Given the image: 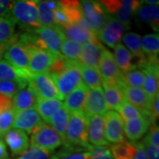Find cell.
I'll return each mask as SVG.
<instances>
[{"instance_id":"d4e9b609","label":"cell","mask_w":159,"mask_h":159,"mask_svg":"<svg viewBox=\"0 0 159 159\" xmlns=\"http://www.w3.org/2000/svg\"><path fill=\"white\" fill-rule=\"evenodd\" d=\"M141 48L145 56L144 64L149 62H158V33L143 35L141 38Z\"/></svg>"},{"instance_id":"f5cc1de1","label":"cell","mask_w":159,"mask_h":159,"mask_svg":"<svg viewBox=\"0 0 159 159\" xmlns=\"http://www.w3.org/2000/svg\"><path fill=\"white\" fill-rule=\"evenodd\" d=\"M0 159H9V154L5 142L0 139Z\"/></svg>"},{"instance_id":"3957f363","label":"cell","mask_w":159,"mask_h":159,"mask_svg":"<svg viewBox=\"0 0 159 159\" xmlns=\"http://www.w3.org/2000/svg\"><path fill=\"white\" fill-rule=\"evenodd\" d=\"M100 3L107 12L116 16L115 19L124 25L125 29L130 28L134 14L141 6V2L136 0H104Z\"/></svg>"},{"instance_id":"b9f144b4","label":"cell","mask_w":159,"mask_h":159,"mask_svg":"<svg viewBox=\"0 0 159 159\" xmlns=\"http://www.w3.org/2000/svg\"><path fill=\"white\" fill-rule=\"evenodd\" d=\"M53 153L31 144L29 148L16 159H51Z\"/></svg>"},{"instance_id":"7bdbcfd3","label":"cell","mask_w":159,"mask_h":159,"mask_svg":"<svg viewBox=\"0 0 159 159\" xmlns=\"http://www.w3.org/2000/svg\"><path fill=\"white\" fill-rule=\"evenodd\" d=\"M15 111L11 109L0 114V139L13 126Z\"/></svg>"},{"instance_id":"816d5d0a","label":"cell","mask_w":159,"mask_h":159,"mask_svg":"<svg viewBox=\"0 0 159 159\" xmlns=\"http://www.w3.org/2000/svg\"><path fill=\"white\" fill-rule=\"evenodd\" d=\"M136 148V152H135V156L134 159H147L146 154L144 152V149L142 148L141 142H137L135 144H134Z\"/></svg>"},{"instance_id":"8d00e7d4","label":"cell","mask_w":159,"mask_h":159,"mask_svg":"<svg viewBox=\"0 0 159 159\" xmlns=\"http://www.w3.org/2000/svg\"><path fill=\"white\" fill-rule=\"evenodd\" d=\"M144 73L142 70L134 69L129 72H121V76L119 81L123 84L133 88H138L141 89L144 84Z\"/></svg>"},{"instance_id":"1f68e13d","label":"cell","mask_w":159,"mask_h":159,"mask_svg":"<svg viewBox=\"0 0 159 159\" xmlns=\"http://www.w3.org/2000/svg\"><path fill=\"white\" fill-rule=\"evenodd\" d=\"M16 24V20L11 15L0 18V43L17 39L19 35L15 34Z\"/></svg>"},{"instance_id":"7402d4cb","label":"cell","mask_w":159,"mask_h":159,"mask_svg":"<svg viewBox=\"0 0 159 159\" xmlns=\"http://www.w3.org/2000/svg\"><path fill=\"white\" fill-rule=\"evenodd\" d=\"M89 90V89L82 82L65 98L63 105L68 111L69 113L74 111L84 112V106Z\"/></svg>"},{"instance_id":"f35d334b","label":"cell","mask_w":159,"mask_h":159,"mask_svg":"<svg viewBox=\"0 0 159 159\" xmlns=\"http://www.w3.org/2000/svg\"><path fill=\"white\" fill-rule=\"evenodd\" d=\"M81 49L82 44L66 39L61 45L60 52L63 57H65L66 59L74 62H79Z\"/></svg>"},{"instance_id":"4dcf8cb0","label":"cell","mask_w":159,"mask_h":159,"mask_svg":"<svg viewBox=\"0 0 159 159\" xmlns=\"http://www.w3.org/2000/svg\"><path fill=\"white\" fill-rule=\"evenodd\" d=\"M59 4L64 13L66 14L68 20L69 24L70 25L78 24L80 20L83 16L80 2L76 0H64V1H59Z\"/></svg>"},{"instance_id":"484cf974","label":"cell","mask_w":159,"mask_h":159,"mask_svg":"<svg viewBox=\"0 0 159 159\" xmlns=\"http://www.w3.org/2000/svg\"><path fill=\"white\" fill-rule=\"evenodd\" d=\"M122 40L124 46L130 51L133 57L137 58V68L142 67L145 62V56L141 48V35L137 33L128 32L123 35Z\"/></svg>"},{"instance_id":"7c38bea8","label":"cell","mask_w":159,"mask_h":159,"mask_svg":"<svg viewBox=\"0 0 159 159\" xmlns=\"http://www.w3.org/2000/svg\"><path fill=\"white\" fill-rule=\"evenodd\" d=\"M98 71L102 82L119 84L121 72L115 63L113 54L106 48H103L101 52L98 62Z\"/></svg>"},{"instance_id":"8fae6325","label":"cell","mask_w":159,"mask_h":159,"mask_svg":"<svg viewBox=\"0 0 159 159\" xmlns=\"http://www.w3.org/2000/svg\"><path fill=\"white\" fill-rule=\"evenodd\" d=\"M80 6L83 17L97 29L98 34L110 17L108 12L99 1H81Z\"/></svg>"},{"instance_id":"f546056e","label":"cell","mask_w":159,"mask_h":159,"mask_svg":"<svg viewBox=\"0 0 159 159\" xmlns=\"http://www.w3.org/2000/svg\"><path fill=\"white\" fill-rule=\"evenodd\" d=\"M137 17L143 22L148 23V25L155 31H158L159 7L158 6H140L136 11Z\"/></svg>"},{"instance_id":"83f0119b","label":"cell","mask_w":159,"mask_h":159,"mask_svg":"<svg viewBox=\"0 0 159 159\" xmlns=\"http://www.w3.org/2000/svg\"><path fill=\"white\" fill-rule=\"evenodd\" d=\"M63 106V102L58 99H42L37 98L36 111L44 123H49L51 117Z\"/></svg>"},{"instance_id":"f1b7e54d","label":"cell","mask_w":159,"mask_h":159,"mask_svg":"<svg viewBox=\"0 0 159 159\" xmlns=\"http://www.w3.org/2000/svg\"><path fill=\"white\" fill-rule=\"evenodd\" d=\"M113 57L117 66L119 70H122V73L137 68L136 65L133 62V55L122 43H119L114 48Z\"/></svg>"},{"instance_id":"603a6c76","label":"cell","mask_w":159,"mask_h":159,"mask_svg":"<svg viewBox=\"0 0 159 159\" xmlns=\"http://www.w3.org/2000/svg\"><path fill=\"white\" fill-rule=\"evenodd\" d=\"M36 96L29 86H26L18 91L12 99V110L15 112L35 108Z\"/></svg>"},{"instance_id":"9c48e42d","label":"cell","mask_w":159,"mask_h":159,"mask_svg":"<svg viewBox=\"0 0 159 159\" xmlns=\"http://www.w3.org/2000/svg\"><path fill=\"white\" fill-rule=\"evenodd\" d=\"M119 85L124 94V97L126 99V101H128L132 105H134L135 108L138 109L143 117L149 119L151 123H154L151 117V110H150L151 100L145 94L143 89L126 86L121 83L120 81H119Z\"/></svg>"},{"instance_id":"52a82bcc","label":"cell","mask_w":159,"mask_h":159,"mask_svg":"<svg viewBox=\"0 0 159 159\" xmlns=\"http://www.w3.org/2000/svg\"><path fill=\"white\" fill-rule=\"evenodd\" d=\"M28 85L34 91L37 98L60 100L58 92L49 73L32 74L28 80Z\"/></svg>"},{"instance_id":"5b68a950","label":"cell","mask_w":159,"mask_h":159,"mask_svg":"<svg viewBox=\"0 0 159 159\" xmlns=\"http://www.w3.org/2000/svg\"><path fill=\"white\" fill-rule=\"evenodd\" d=\"M31 144L53 153L63 146L64 141L51 125L43 123L31 133Z\"/></svg>"},{"instance_id":"ba28073f","label":"cell","mask_w":159,"mask_h":159,"mask_svg":"<svg viewBox=\"0 0 159 159\" xmlns=\"http://www.w3.org/2000/svg\"><path fill=\"white\" fill-rule=\"evenodd\" d=\"M29 32L37 34L51 53L56 56L61 55V45L66 37L59 26H42L39 29H32Z\"/></svg>"},{"instance_id":"7a4b0ae2","label":"cell","mask_w":159,"mask_h":159,"mask_svg":"<svg viewBox=\"0 0 159 159\" xmlns=\"http://www.w3.org/2000/svg\"><path fill=\"white\" fill-rule=\"evenodd\" d=\"M11 15L16 22H20L23 27H27L29 31L42 27L38 18L36 1H12Z\"/></svg>"},{"instance_id":"bcb514c9","label":"cell","mask_w":159,"mask_h":159,"mask_svg":"<svg viewBox=\"0 0 159 159\" xmlns=\"http://www.w3.org/2000/svg\"><path fill=\"white\" fill-rule=\"evenodd\" d=\"M89 151L90 153L91 159H113L110 152V149L104 146H99V147L91 146Z\"/></svg>"},{"instance_id":"ffe728a7","label":"cell","mask_w":159,"mask_h":159,"mask_svg":"<svg viewBox=\"0 0 159 159\" xmlns=\"http://www.w3.org/2000/svg\"><path fill=\"white\" fill-rule=\"evenodd\" d=\"M4 137L12 156H20L29 148V136L24 131L17 128H11Z\"/></svg>"},{"instance_id":"d590c367","label":"cell","mask_w":159,"mask_h":159,"mask_svg":"<svg viewBox=\"0 0 159 159\" xmlns=\"http://www.w3.org/2000/svg\"><path fill=\"white\" fill-rule=\"evenodd\" d=\"M110 152L113 159H134L136 148L134 144L125 141L111 145L110 147Z\"/></svg>"},{"instance_id":"681fc988","label":"cell","mask_w":159,"mask_h":159,"mask_svg":"<svg viewBox=\"0 0 159 159\" xmlns=\"http://www.w3.org/2000/svg\"><path fill=\"white\" fill-rule=\"evenodd\" d=\"M12 109V99L0 94V114Z\"/></svg>"},{"instance_id":"836d02e7","label":"cell","mask_w":159,"mask_h":159,"mask_svg":"<svg viewBox=\"0 0 159 159\" xmlns=\"http://www.w3.org/2000/svg\"><path fill=\"white\" fill-rule=\"evenodd\" d=\"M69 111L63 105L61 108L57 111L56 113L51 117L50 120V125L53 127V129L57 132L60 135V137L65 142V136H66V131L68 122Z\"/></svg>"},{"instance_id":"5bb4252c","label":"cell","mask_w":159,"mask_h":159,"mask_svg":"<svg viewBox=\"0 0 159 159\" xmlns=\"http://www.w3.org/2000/svg\"><path fill=\"white\" fill-rule=\"evenodd\" d=\"M125 28L115 18L109 17L105 25L97 34V37L110 48H115L125 34Z\"/></svg>"},{"instance_id":"db71d44e","label":"cell","mask_w":159,"mask_h":159,"mask_svg":"<svg viewBox=\"0 0 159 159\" xmlns=\"http://www.w3.org/2000/svg\"><path fill=\"white\" fill-rule=\"evenodd\" d=\"M18 37H19V36H18ZM16 40L10 41V42H5V43H0V60L2 59V57L4 56V54H5V52H6V50H7V48L11 45L12 43H14Z\"/></svg>"},{"instance_id":"44dd1931","label":"cell","mask_w":159,"mask_h":159,"mask_svg":"<svg viewBox=\"0 0 159 159\" xmlns=\"http://www.w3.org/2000/svg\"><path fill=\"white\" fill-rule=\"evenodd\" d=\"M151 124V121L143 116L137 119L123 121L124 134L131 142H136L148 132Z\"/></svg>"},{"instance_id":"e0dca14e","label":"cell","mask_w":159,"mask_h":159,"mask_svg":"<svg viewBox=\"0 0 159 159\" xmlns=\"http://www.w3.org/2000/svg\"><path fill=\"white\" fill-rule=\"evenodd\" d=\"M142 68L145 76L143 91L150 100H153L158 96V62L146 63Z\"/></svg>"},{"instance_id":"277c9868","label":"cell","mask_w":159,"mask_h":159,"mask_svg":"<svg viewBox=\"0 0 159 159\" xmlns=\"http://www.w3.org/2000/svg\"><path fill=\"white\" fill-rule=\"evenodd\" d=\"M54 85L57 89L60 101L81 84V75L79 69V63L72 62L68 68L58 75H51Z\"/></svg>"},{"instance_id":"9a60e30c","label":"cell","mask_w":159,"mask_h":159,"mask_svg":"<svg viewBox=\"0 0 159 159\" xmlns=\"http://www.w3.org/2000/svg\"><path fill=\"white\" fill-rule=\"evenodd\" d=\"M88 118V142L90 146L107 147L108 142L105 138L103 117L99 115L87 116Z\"/></svg>"},{"instance_id":"11a10c76","label":"cell","mask_w":159,"mask_h":159,"mask_svg":"<svg viewBox=\"0 0 159 159\" xmlns=\"http://www.w3.org/2000/svg\"><path fill=\"white\" fill-rule=\"evenodd\" d=\"M142 3H146L148 6H158V1H155V0H146V1H142Z\"/></svg>"},{"instance_id":"4316f807","label":"cell","mask_w":159,"mask_h":159,"mask_svg":"<svg viewBox=\"0 0 159 159\" xmlns=\"http://www.w3.org/2000/svg\"><path fill=\"white\" fill-rule=\"evenodd\" d=\"M102 85L103 87L102 90L107 109L110 111L117 110L122 102L125 100L124 94L119 85L107 82H102Z\"/></svg>"},{"instance_id":"d6a6232c","label":"cell","mask_w":159,"mask_h":159,"mask_svg":"<svg viewBox=\"0 0 159 159\" xmlns=\"http://www.w3.org/2000/svg\"><path fill=\"white\" fill-rule=\"evenodd\" d=\"M51 159H91V156L86 148L64 145L62 149L53 154Z\"/></svg>"},{"instance_id":"ab89813d","label":"cell","mask_w":159,"mask_h":159,"mask_svg":"<svg viewBox=\"0 0 159 159\" xmlns=\"http://www.w3.org/2000/svg\"><path fill=\"white\" fill-rule=\"evenodd\" d=\"M38 10V18L42 26L56 25L53 18V10L48 5L47 1H36Z\"/></svg>"},{"instance_id":"6da1fadb","label":"cell","mask_w":159,"mask_h":159,"mask_svg":"<svg viewBox=\"0 0 159 159\" xmlns=\"http://www.w3.org/2000/svg\"><path fill=\"white\" fill-rule=\"evenodd\" d=\"M64 145L83 148L87 150L90 148L88 142V118L83 111L69 113Z\"/></svg>"},{"instance_id":"74e56055","label":"cell","mask_w":159,"mask_h":159,"mask_svg":"<svg viewBox=\"0 0 159 159\" xmlns=\"http://www.w3.org/2000/svg\"><path fill=\"white\" fill-rule=\"evenodd\" d=\"M0 81H15L28 84V80L21 78L17 71L5 59L0 60Z\"/></svg>"},{"instance_id":"30bf717a","label":"cell","mask_w":159,"mask_h":159,"mask_svg":"<svg viewBox=\"0 0 159 159\" xmlns=\"http://www.w3.org/2000/svg\"><path fill=\"white\" fill-rule=\"evenodd\" d=\"M29 55V69L32 74L48 73L51 64L57 57L49 51L36 48H25Z\"/></svg>"},{"instance_id":"60d3db41","label":"cell","mask_w":159,"mask_h":159,"mask_svg":"<svg viewBox=\"0 0 159 159\" xmlns=\"http://www.w3.org/2000/svg\"><path fill=\"white\" fill-rule=\"evenodd\" d=\"M117 111H118V112L119 113V115L123 121L131 120V119H134L142 117V114L140 112V111L135 108L134 105H132L128 101H126L125 98V100L122 102V103L118 107Z\"/></svg>"},{"instance_id":"e575fe53","label":"cell","mask_w":159,"mask_h":159,"mask_svg":"<svg viewBox=\"0 0 159 159\" xmlns=\"http://www.w3.org/2000/svg\"><path fill=\"white\" fill-rule=\"evenodd\" d=\"M79 69L81 75V80H83L84 84L88 89H96L101 87L102 83L101 75L97 69L88 67L79 64Z\"/></svg>"},{"instance_id":"ac0fdd59","label":"cell","mask_w":159,"mask_h":159,"mask_svg":"<svg viewBox=\"0 0 159 159\" xmlns=\"http://www.w3.org/2000/svg\"><path fill=\"white\" fill-rule=\"evenodd\" d=\"M62 29L66 39L73 41L80 44L86 43H98L97 34L92 31L80 27L78 24L69 25L66 27H60Z\"/></svg>"},{"instance_id":"2e32d148","label":"cell","mask_w":159,"mask_h":159,"mask_svg":"<svg viewBox=\"0 0 159 159\" xmlns=\"http://www.w3.org/2000/svg\"><path fill=\"white\" fill-rule=\"evenodd\" d=\"M107 111L108 109L102 87L89 90L84 106V113L86 112V116H102L107 112Z\"/></svg>"},{"instance_id":"4fadbf2b","label":"cell","mask_w":159,"mask_h":159,"mask_svg":"<svg viewBox=\"0 0 159 159\" xmlns=\"http://www.w3.org/2000/svg\"><path fill=\"white\" fill-rule=\"evenodd\" d=\"M104 130L106 141L111 143H119L125 142V134L123 130V120L118 112L110 111L104 114Z\"/></svg>"},{"instance_id":"ee69618b","label":"cell","mask_w":159,"mask_h":159,"mask_svg":"<svg viewBox=\"0 0 159 159\" xmlns=\"http://www.w3.org/2000/svg\"><path fill=\"white\" fill-rule=\"evenodd\" d=\"M28 86L27 83H20L15 81H0V94L11 98L20 89Z\"/></svg>"},{"instance_id":"8992f818","label":"cell","mask_w":159,"mask_h":159,"mask_svg":"<svg viewBox=\"0 0 159 159\" xmlns=\"http://www.w3.org/2000/svg\"><path fill=\"white\" fill-rule=\"evenodd\" d=\"M5 60L17 71L20 76L24 80H29L32 75L29 69V55L25 47L16 40L7 48L4 54Z\"/></svg>"},{"instance_id":"cb8c5ba5","label":"cell","mask_w":159,"mask_h":159,"mask_svg":"<svg viewBox=\"0 0 159 159\" xmlns=\"http://www.w3.org/2000/svg\"><path fill=\"white\" fill-rule=\"evenodd\" d=\"M103 48L104 47L101 43L83 44L78 63L82 66L98 70V62Z\"/></svg>"},{"instance_id":"7dc6e473","label":"cell","mask_w":159,"mask_h":159,"mask_svg":"<svg viewBox=\"0 0 159 159\" xmlns=\"http://www.w3.org/2000/svg\"><path fill=\"white\" fill-rule=\"evenodd\" d=\"M149 131L147 136L144 138L150 144H152L155 147L159 148V128L158 125H156V123H152L149 126Z\"/></svg>"},{"instance_id":"f907efd6","label":"cell","mask_w":159,"mask_h":159,"mask_svg":"<svg viewBox=\"0 0 159 159\" xmlns=\"http://www.w3.org/2000/svg\"><path fill=\"white\" fill-rule=\"evenodd\" d=\"M12 1L0 0V18L11 15V8Z\"/></svg>"},{"instance_id":"d6986e66","label":"cell","mask_w":159,"mask_h":159,"mask_svg":"<svg viewBox=\"0 0 159 159\" xmlns=\"http://www.w3.org/2000/svg\"><path fill=\"white\" fill-rule=\"evenodd\" d=\"M43 119H41L36 110L31 109L15 113L13 125L15 128L24 131L26 134H31L33 131L42 125Z\"/></svg>"},{"instance_id":"c3c4849f","label":"cell","mask_w":159,"mask_h":159,"mask_svg":"<svg viewBox=\"0 0 159 159\" xmlns=\"http://www.w3.org/2000/svg\"><path fill=\"white\" fill-rule=\"evenodd\" d=\"M141 144L146 154L147 159H159V148L153 146L144 139L142 140Z\"/></svg>"},{"instance_id":"f6af8a7d","label":"cell","mask_w":159,"mask_h":159,"mask_svg":"<svg viewBox=\"0 0 159 159\" xmlns=\"http://www.w3.org/2000/svg\"><path fill=\"white\" fill-rule=\"evenodd\" d=\"M72 62L73 61L66 59V57H63L62 55L57 56L55 60L50 66L48 73L50 75H58V74H62L63 72H65L68 68Z\"/></svg>"}]
</instances>
